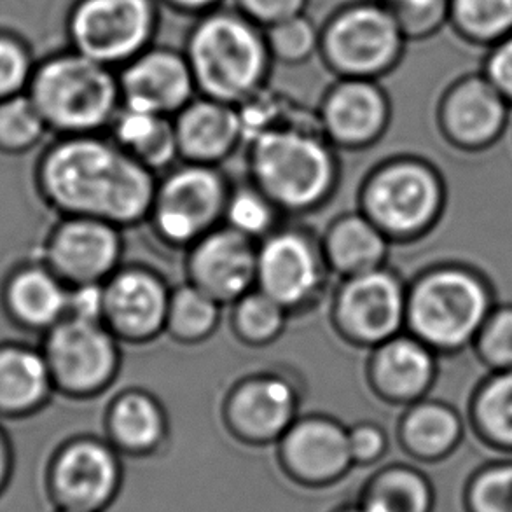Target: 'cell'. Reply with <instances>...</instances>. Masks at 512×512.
Masks as SVG:
<instances>
[{
	"mask_svg": "<svg viewBox=\"0 0 512 512\" xmlns=\"http://www.w3.org/2000/svg\"><path fill=\"white\" fill-rule=\"evenodd\" d=\"M158 179L107 133L56 137L34 168L35 191L58 217H93L121 229L149 219Z\"/></svg>",
	"mask_w": 512,
	"mask_h": 512,
	"instance_id": "cell-1",
	"label": "cell"
},
{
	"mask_svg": "<svg viewBox=\"0 0 512 512\" xmlns=\"http://www.w3.org/2000/svg\"><path fill=\"white\" fill-rule=\"evenodd\" d=\"M245 144L250 182L282 214L317 210L338 187L336 147L324 137L317 114L308 119L289 109Z\"/></svg>",
	"mask_w": 512,
	"mask_h": 512,
	"instance_id": "cell-2",
	"label": "cell"
},
{
	"mask_svg": "<svg viewBox=\"0 0 512 512\" xmlns=\"http://www.w3.org/2000/svg\"><path fill=\"white\" fill-rule=\"evenodd\" d=\"M182 51L198 95L236 107L268 88L275 63L264 28L231 6L194 18Z\"/></svg>",
	"mask_w": 512,
	"mask_h": 512,
	"instance_id": "cell-3",
	"label": "cell"
},
{
	"mask_svg": "<svg viewBox=\"0 0 512 512\" xmlns=\"http://www.w3.org/2000/svg\"><path fill=\"white\" fill-rule=\"evenodd\" d=\"M27 95L56 137L107 133L123 104L118 70L70 48L35 65Z\"/></svg>",
	"mask_w": 512,
	"mask_h": 512,
	"instance_id": "cell-4",
	"label": "cell"
},
{
	"mask_svg": "<svg viewBox=\"0 0 512 512\" xmlns=\"http://www.w3.org/2000/svg\"><path fill=\"white\" fill-rule=\"evenodd\" d=\"M493 308L490 285L478 271L437 266L408 285L406 329L437 355L457 353L474 345Z\"/></svg>",
	"mask_w": 512,
	"mask_h": 512,
	"instance_id": "cell-5",
	"label": "cell"
},
{
	"mask_svg": "<svg viewBox=\"0 0 512 512\" xmlns=\"http://www.w3.org/2000/svg\"><path fill=\"white\" fill-rule=\"evenodd\" d=\"M446 189L436 168L418 158H390L367 173L359 210L390 242H411L436 226Z\"/></svg>",
	"mask_w": 512,
	"mask_h": 512,
	"instance_id": "cell-6",
	"label": "cell"
},
{
	"mask_svg": "<svg viewBox=\"0 0 512 512\" xmlns=\"http://www.w3.org/2000/svg\"><path fill=\"white\" fill-rule=\"evenodd\" d=\"M406 44L381 0H350L320 25L319 58L336 79L380 81L397 69Z\"/></svg>",
	"mask_w": 512,
	"mask_h": 512,
	"instance_id": "cell-7",
	"label": "cell"
},
{
	"mask_svg": "<svg viewBox=\"0 0 512 512\" xmlns=\"http://www.w3.org/2000/svg\"><path fill=\"white\" fill-rule=\"evenodd\" d=\"M231 184L221 168L186 163L161 173L147 221L173 249L187 250L224 224Z\"/></svg>",
	"mask_w": 512,
	"mask_h": 512,
	"instance_id": "cell-8",
	"label": "cell"
},
{
	"mask_svg": "<svg viewBox=\"0 0 512 512\" xmlns=\"http://www.w3.org/2000/svg\"><path fill=\"white\" fill-rule=\"evenodd\" d=\"M158 0H76L67 16L70 49L119 70L156 44Z\"/></svg>",
	"mask_w": 512,
	"mask_h": 512,
	"instance_id": "cell-9",
	"label": "cell"
},
{
	"mask_svg": "<svg viewBox=\"0 0 512 512\" xmlns=\"http://www.w3.org/2000/svg\"><path fill=\"white\" fill-rule=\"evenodd\" d=\"M41 338L56 394L93 399L118 378L121 341L104 322L65 317Z\"/></svg>",
	"mask_w": 512,
	"mask_h": 512,
	"instance_id": "cell-10",
	"label": "cell"
},
{
	"mask_svg": "<svg viewBox=\"0 0 512 512\" xmlns=\"http://www.w3.org/2000/svg\"><path fill=\"white\" fill-rule=\"evenodd\" d=\"M329 273L322 242L310 229L280 224L257 245L256 287L291 315L322 298Z\"/></svg>",
	"mask_w": 512,
	"mask_h": 512,
	"instance_id": "cell-11",
	"label": "cell"
},
{
	"mask_svg": "<svg viewBox=\"0 0 512 512\" xmlns=\"http://www.w3.org/2000/svg\"><path fill=\"white\" fill-rule=\"evenodd\" d=\"M408 285L395 271L381 266L341 278L331 303L336 333L353 346L369 348L404 333Z\"/></svg>",
	"mask_w": 512,
	"mask_h": 512,
	"instance_id": "cell-12",
	"label": "cell"
},
{
	"mask_svg": "<svg viewBox=\"0 0 512 512\" xmlns=\"http://www.w3.org/2000/svg\"><path fill=\"white\" fill-rule=\"evenodd\" d=\"M123 229L93 217H58L39 259L69 287L104 284L123 266Z\"/></svg>",
	"mask_w": 512,
	"mask_h": 512,
	"instance_id": "cell-13",
	"label": "cell"
},
{
	"mask_svg": "<svg viewBox=\"0 0 512 512\" xmlns=\"http://www.w3.org/2000/svg\"><path fill=\"white\" fill-rule=\"evenodd\" d=\"M172 287L147 266H121L104 282L102 322L121 343L144 345L167 331Z\"/></svg>",
	"mask_w": 512,
	"mask_h": 512,
	"instance_id": "cell-14",
	"label": "cell"
},
{
	"mask_svg": "<svg viewBox=\"0 0 512 512\" xmlns=\"http://www.w3.org/2000/svg\"><path fill=\"white\" fill-rule=\"evenodd\" d=\"M392 105L374 79L338 77L320 100L317 119L324 137L336 149H366L387 132Z\"/></svg>",
	"mask_w": 512,
	"mask_h": 512,
	"instance_id": "cell-15",
	"label": "cell"
},
{
	"mask_svg": "<svg viewBox=\"0 0 512 512\" xmlns=\"http://www.w3.org/2000/svg\"><path fill=\"white\" fill-rule=\"evenodd\" d=\"M257 245L221 224L186 250L187 282L217 303L233 305L256 289Z\"/></svg>",
	"mask_w": 512,
	"mask_h": 512,
	"instance_id": "cell-16",
	"label": "cell"
},
{
	"mask_svg": "<svg viewBox=\"0 0 512 512\" xmlns=\"http://www.w3.org/2000/svg\"><path fill=\"white\" fill-rule=\"evenodd\" d=\"M123 105L173 118L196 95L193 72L182 49L153 44L118 70Z\"/></svg>",
	"mask_w": 512,
	"mask_h": 512,
	"instance_id": "cell-17",
	"label": "cell"
},
{
	"mask_svg": "<svg viewBox=\"0 0 512 512\" xmlns=\"http://www.w3.org/2000/svg\"><path fill=\"white\" fill-rule=\"evenodd\" d=\"M118 478L114 451L93 437H77L63 444L48 465L49 493L63 509L91 512L104 506Z\"/></svg>",
	"mask_w": 512,
	"mask_h": 512,
	"instance_id": "cell-18",
	"label": "cell"
},
{
	"mask_svg": "<svg viewBox=\"0 0 512 512\" xmlns=\"http://www.w3.org/2000/svg\"><path fill=\"white\" fill-rule=\"evenodd\" d=\"M298 388L280 373L250 374L226 395L224 416L236 436L252 443L282 439L298 418Z\"/></svg>",
	"mask_w": 512,
	"mask_h": 512,
	"instance_id": "cell-19",
	"label": "cell"
},
{
	"mask_svg": "<svg viewBox=\"0 0 512 512\" xmlns=\"http://www.w3.org/2000/svg\"><path fill=\"white\" fill-rule=\"evenodd\" d=\"M509 102L488 77H465L446 91L439 105V126L451 146L481 151L500 139L507 125Z\"/></svg>",
	"mask_w": 512,
	"mask_h": 512,
	"instance_id": "cell-20",
	"label": "cell"
},
{
	"mask_svg": "<svg viewBox=\"0 0 512 512\" xmlns=\"http://www.w3.org/2000/svg\"><path fill=\"white\" fill-rule=\"evenodd\" d=\"M436 376L437 353L409 333L374 346L367 362V380L374 394L399 406L425 399Z\"/></svg>",
	"mask_w": 512,
	"mask_h": 512,
	"instance_id": "cell-21",
	"label": "cell"
},
{
	"mask_svg": "<svg viewBox=\"0 0 512 512\" xmlns=\"http://www.w3.org/2000/svg\"><path fill=\"white\" fill-rule=\"evenodd\" d=\"M69 285L41 259L14 266L0 285V306L14 327L48 333L69 315Z\"/></svg>",
	"mask_w": 512,
	"mask_h": 512,
	"instance_id": "cell-22",
	"label": "cell"
},
{
	"mask_svg": "<svg viewBox=\"0 0 512 512\" xmlns=\"http://www.w3.org/2000/svg\"><path fill=\"white\" fill-rule=\"evenodd\" d=\"M179 160L219 167L245 144L242 112L236 105L196 97L173 116Z\"/></svg>",
	"mask_w": 512,
	"mask_h": 512,
	"instance_id": "cell-23",
	"label": "cell"
},
{
	"mask_svg": "<svg viewBox=\"0 0 512 512\" xmlns=\"http://www.w3.org/2000/svg\"><path fill=\"white\" fill-rule=\"evenodd\" d=\"M285 464L308 481L338 478L352 464L348 430L326 416H308L292 423L282 436Z\"/></svg>",
	"mask_w": 512,
	"mask_h": 512,
	"instance_id": "cell-24",
	"label": "cell"
},
{
	"mask_svg": "<svg viewBox=\"0 0 512 512\" xmlns=\"http://www.w3.org/2000/svg\"><path fill=\"white\" fill-rule=\"evenodd\" d=\"M56 394L41 346L0 341V420H23Z\"/></svg>",
	"mask_w": 512,
	"mask_h": 512,
	"instance_id": "cell-25",
	"label": "cell"
},
{
	"mask_svg": "<svg viewBox=\"0 0 512 512\" xmlns=\"http://www.w3.org/2000/svg\"><path fill=\"white\" fill-rule=\"evenodd\" d=\"M320 242L329 270L341 278L385 266L392 243L360 210L336 217Z\"/></svg>",
	"mask_w": 512,
	"mask_h": 512,
	"instance_id": "cell-26",
	"label": "cell"
},
{
	"mask_svg": "<svg viewBox=\"0 0 512 512\" xmlns=\"http://www.w3.org/2000/svg\"><path fill=\"white\" fill-rule=\"evenodd\" d=\"M107 135L158 175L179 160L173 119L168 116L121 104Z\"/></svg>",
	"mask_w": 512,
	"mask_h": 512,
	"instance_id": "cell-27",
	"label": "cell"
},
{
	"mask_svg": "<svg viewBox=\"0 0 512 512\" xmlns=\"http://www.w3.org/2000/svg\"><path fill=\"white\" fill-rule=\"evenodd\" d=\"M399 434L411 455L432 462L457 450L464 437V422L450 404L422 399L406 409Z\"/></svg>",
	"mask_w": 512,
	"mask_h": 512,
	"instance_id": "cell-28",
	"label": "cell"
},
{
	"mask_svg": "<svg viewBox=\"0 0 512 512\" xmlns=\"http://www.w3.org/2000/svg\"><path fill=\"white\" fill-rule=\"evenodd\" d=\"M112 441L132 453L151 451L167 434V413L160 401L140 388L116 395L107 409Z\"/></svg>",
	"mask_w": 512,
	"mask_h": 512,
	"instance_id": "cell-29",
	"label": "cell"
},
{
	"mask_svg": "<svg viewBox=\"0 0 512 512\" xmlns=\"http://www.w3.org/2000/svg\"><path fill=\"white\" fill-rule=\"evenodd\" d=\"M471 422L493 448L512 451V369L492 371L471 401Z\"/></svg>",
	"mask_w": 512,
	"mask_h": 512,
	"instance_id": "cell-30",
	"label": "cell"
},
{
	"mask_svg": "<svg viewBox=\"0 0 512 512\" xmlns=\"http://www.w3.org/2000/svg\"><path fill=\"white\" fill-rule=\"evenodd\" d=\"M221 312V303L196 285H177L172 287L165 334L180 345H198L214 336L221 324Z\"/></svg>",
	"mask_w": 512,
	"mask_h": 512,
	"instance_id": "cell-31",
	"label": "cell"
},
{
	"mask_svg": "<svg viewBox=\"0 0 512 512\" xmlns=\"http://www.w3.org/2000/svg\"><path fill=\"white\" fill-rule=\"evenodd\" d=\"M291 313L259 289L233 303L231 326L236 338L249 346H268L284 334Z\"/></svg>",
	"mask_w": 512,
	"mask_h": 512,
	"instance_id": "cell-32",
	"label": "cell"
},
{
	"mask_svg": "<svg viewBox=\"0 0 512 512\" xmlns=\"http://www.w3.org/2000/svg\"><path fill=\"white\" fill-rule=\"evenodd\" d=\"M282 215V210L249 180L242 186L231 187L224 224L254 242H261L280 226Z\"/></svg>",
	"mask_w": 512,
	"mask_h": 512,
	"instance_id": "cell-33",
	"label": "cell"
},
{
	"mask_svg": "<svg viewBox=\"0 0 512 512\" xmlns=\"http://www.w3.org/2000/svg\"><path fill=\"white\" fill-rule=\"evenodd\" d=\"M48 133L46 121L27 93L0 102V154L30 153Z\"/></svg>",
	"mask_w": 512,
	"mask_h": 512,
	"instance_id": "cell-34",
	"label": "cell"
},
{
	"mask_svg": "<svg viewBox=\"0 0 512 512\" xmlns=\"http://www.w3.org/2000/svg\"><path fill=\"white\" fill-rule=\"evenodd\" d=\"M367 502L383 512H430L432 492L420 472L394 467L376 478Z\"/></svg>",
	"mask_w": 512,
	"mask_h": 512,
	"instance_id": "cell-35",
	"label": "cell"
},
{
	"mask_svg": "<svg viewBox=\"0 0 512 512\" xmlns=\"http://www.w3.org/2000/svg\"><path fill=\"white\" fill-rule=\"evenodd\" d=\"M450 20L479 42H499L512 34V0H450Z\"/></svg>",
	"mask_w": 512,
	"mask_h": 512,
	"instance_id": "cell-36",
	"label": "cell"
},
{
	"mask_svg": "<svg viewBox=\"0 0 512 512\" xmlns=\"http://www.w3.org/2000/svg\"><path fill=\"white\" fill-rule=\"evenodd\" d=\"M264 34L275 63L296 67L319 56L320 27L306 13L264 28Z\"/></svg>",
	"mask_w": 512,
	"mask_h": 512,
	"instance_id": "cell-37",
	"label": "cell"
},
{
	"mask_svg": "<svg viewBox=\"0 0 512 512\" xmlns=\"http://www.w3.org/2000/svg\"><path fill=\"white\" fill-rule=\"evenodd\" d=\"M469 512H512V462L479 469L465 490Z\"/></svg>",
	"mask_w": 512,
	"mask_h": 512,
	"instance_id": "cell-38",
	"label": "cell"
},
{
	"mask_svg": "<svg viewBox=\"0 0 512 512\" xmlns=\"http://www.w3.org/2000/svg\"><path fill=\"white\" fill-rule=\"evenodd\" d=\"M408 41L436 34L450 20V0H381Z\"/></svg>",
	"mask_w": 512,
	"mask_h": 512,
	"instance_id": "cell-39",
	"label": "cell"
},
{
	"mask_svg": "<svg viewBox=\"0 0 512 512\" xmlns=\"http://www.w3.org/2000/svg\"><path fill=\"white\" fill-rule=\"evenodd\" d=\"M479 359L492 371L512 369V306L493 308L474 340Z\"/></svg>",
	"mask_w": 512,
	"mask_h": 512,
	"instance_id": "cell-40",
	"label": "cell"
},
{
	"mask_svg": "<svg viewBox=\"0 0 512 512\" xmlns=\"http://www.w3.org/2000/svg\"><path fill=\"white\" fill-rule=\"evenodd\" d=\"M35 65L27 42L0 30V102L27 93Z\"/></svg>",
	"mask_w": 512,
	"mask_h": 512,
	"instance_id": "cell-41",
	"label": "cell"
},
{
	"mask_svg": "<svg viewBox=\"0 0 512 512\" xmlns=\"http://www.w3.org/2000/svg\"><path fill=\"white\" fill-rule=\"evenodd\" d=\"M308 0H231V7L261 28L306 13Z\"/></svg>",
	"mask_w": 512,
	"mask_h": 512,
	"instance_id": "cell-42",
	"label": "cell"
},
{
	"mask_svg": "<svg viewBox=\"0 0 512 512\" xmlns=\"http://www.w3.org/2000/svg\"><path fill=\"white\" fill-rule=\"evenodd\" d=\"M348 443L353 462L371 464L387 450V436L374 423H359L348 430Z\"/></svg>",
	"mask_w": 512,
	"mask_h": 512,
	"instance_id": "cell-43",
	"label": "cell"
},
{
	"mask_svg": "<svg viewBox=\"0 0 512 512\" xmlns=\"http://www.w3.org/2000/svg\"><path fill=\"white\" fill-rule=\"evenodd\" d=\"M485 76L500 95L512 104V34L495 44L486 60Z\"/></svg>",
	"mask_w": 512,
	"mask_h": 512,
	"instance_id": "cell-44",
	"label": "cell"
},
{
	"mask_svg": "<svg viewBox=\"0 0 512 512\" xmlns=\"http://www.w3.org/2000/svg\"><path fill=\"white\" fill-rule=\"evenodd\" d=\"M102 315H104V284L70 287L67 317L102 322Z\"/></svg>",
	"mask_w": 512,
	"mask_h": 512,
	"instance_id": "cell-45",
	"label": "cell"
},
{
	"mask_svg": "<svg viewBox=\"0 0 512 512\" xmlns=\"http://www.w3.org/2000/svg\"><path fill=\"white\" fill-rule=\"evenodd\" d=\"M158 2L173 13L198 18V16H203V14L222 7L224 0H158Z\"/></svg>",
	"mask_w": 512,
	"mask_h": 512,
	"instance_id": "cell-46",
	"label": "cell"
},
{
	"mask_svg": "<svg viewBox=\"0 0 512 512\" xmlns=\"http://www.w3.org/2000/svg\"><path fill=\"white\" fill-rule=\"evenodd\" d=\"M14 457H16V446L2 425H0V493L4 492L14 469Z\"/></svg>",
	"mask_w": 512,
	"mask_h": 512,
	"instance_id": "cell-47",
	"label": "cell"
},
{
	"mask_svg": "<svg viewBox=\"0 0 512 512\" xmlns=\"http://www.w3.org/2000/svg\"><path fill=\"white\" fill-rule=\"evenodd\" d=\"M360 512H383V511H380V509H378V507L373 506V504H369V502H367L366 507H364V509H362V511H360Z\"/></svg>",
	"mask_w": 512,
	"mask_h": 512,
	"instance_id": "cell-48",
	"label": "cell"
},
{
	"mask_svg": "<svg viewBox=\"0 0 512 512\" xmlns=\"http://www.w3.org/2000/svg\"><path fill=\"white\" fill-rule=\"evenodd\" d=\"M60 512H88V511H74V509H62Z\"/></svg>",
	"mask_w": 512,
	"mask_h": 512,
	"instance_id": "cell-49",
	"label": "cell"
}]
</instances>
